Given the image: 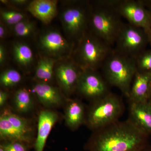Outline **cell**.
I'll return each instance as SVG.
<instances>
[{"mask_svg":"<svg viewBox=\"0 0 151 151\" xmlns=\"http://www.w3.org/2000/svg\"><path fill=\"white\" fill-rule=\"evenodd\" d=\"M148 136L128 119L93 132L84 148L86 151H142L149 145Z\"/></svg>","mask_w":151,"mask_h":151,"instance_id":"6da1fadb","label":"cell"},{"mask_svg":"<svg viewBox=\"0 0 151 151\" xmlns=\"http://www.w3.org/2000/svg\"><path fill=\"white\" fill-rule=\"evenodd\" d=\"M121 1L100 0L90 2L89 31L113 48L124 23L116 9Z\"/></svg>","mask_w":151,"mask_h":151,"instance_id":"7a4b0ae2","label":"cell"},{"mask_svg":"<svg viewBox=\"0 0 151 151\" xmlns=\"http://www.w3.org/2000/svg\"><path fill=\"white\" fill-rule=\"evenodd\" d=\"M101 68L108 84L119 89L128 98L137 71L136 59L117 53L113 49Z\"/></svg>","mask_w":151,"mask_h":151,"instance_id":"3957f363","label":"cell"},{"mask_svg":"<svg viewBox=\"0 0 151 151\" xmlns=\"http://www.w3.org/2000/svg\"><path fill=\"white\" fill-rule=\"evenodd\" d=\"M124 111L122 98L109 92L91 102L86 111L85 125L92 132L97 131L119 121Z\"/></svg>","mask_w":151,"mask_h":151,"instance_id":"277c9868","label":"cell"},{"mask_svg":"<svg viewBox=\"0 0 151 151\" xmlns=\"http://www.w3.org/2000/svg\"><path fill=\"white\" fill-rule=\"evenodd\" d=\"M90 2L66 1L60 13V20L69 41L76 45L89 30Z\"/></svg>","mask_w":151,"mask_h":151,"instance_id":"5b68a950","label":"cell"},{"mask_svg":"<svg viewBox=\"0 0 151 151\" xmlns=\"http://www.w3.org/2000/svg\"><path fill=\"white\" fill-rule=\"evenodd\" d=\"M113 49L89 30L75 45L71 58L82 70H97Z\"/></svg>","mask_w":151,"mask_h":151,"instance_id":"8992f818","label":"cell"},{"mask_svg":"<svg viewBox=\"0 0 151 151\" xmlns=\"http://www.w3.org/2000/svg\"><path fill=\"white\" fill-rule=\"evenodd\" d=\"M0 139L2 142H22L34 147L35 138L32 122L10 109L3 110L0 116Z\"/></svg>","mask_w":151,"mask_h":151,"instance_id":"52a82bcc","label":"cell"},{"mask_svg":"<svg viewBox=\"0 0 151 151\" xmlns=\"http://www.w3.org/2000/svg\"><path fill=\"white\" fill-rule=\"evenodd\" d=\"M149 44L148 33L142 28L123 23L116 38L113 50L136 59Z\"/></svg>","mask_w":151,"mask_h":151,"instance_id":"ba28073f","label":"cell"},{"mask_svg":"<svg viewBox=\"0 0 151 151\" xmlns=\"http://www.w3.org/2000/svg\"><path fill=\"white\" fill-rule=\"evenodd\" d=\"M36 39L39 55L57 60L71 57L75 47L59 31L52 28L38 32Z\"/></svg>","mask_w":151,"mask_h":151,"instance_id":"9c48e42d","label":"cell"},{"mask_svg":"<svg viewBox=\"0 0 151 151\" xmlns=\"http://www.w3.org/2000/svg\"><path fill=\"white\" fill-rule=\"evenodd\" d=\"M82 69L70 57L60 60L54 67L55 78L65 97L70 98L76 92Z\"/></svg>","mask_w":151,"mask_h":151,"instance_id":"30bf717a","label":"cell"},{"mask_svg":"<svg viewBox=\"0 0 151 151\" xmlns=\"http://www.w3.org/2000/svg\"><path fill=\"white\" fill-rule=\"evenodd\" d=\"M108 83L97 70H82L76 92L90 102L110 92Z\"/></svg>","mask_w":151,"mask_h":151,"instance_id":"8fae6325","label":"cell"},{"mask_svg":"<svg viewBox=\"0 0 151 151\" xmlns=\"http://www.w3.org/2000/svg\"><path fill=\"white\" fill-rule=\"evenodd\" d=\"M116 9L128 23L142 28L148 32L151 29L148 12L142 0H121Z\"/></svg>","mask_w":151,"mask_h":151,"instance_id":"7c38bea8","label":"cell"},{"mask_svg":"<svg viewBox=\"0 0 151 151\" xmlns=\"http://www.w3.org/2000/svg\"><path fill=\"white\" fill-rule=\"evenodd\" d=\"M30 90L37 101L46 109L58 108L66 103L68 99L59 87L50 83L34 80Z\"/></svg>","mask_w":151,"mask_h":151,"instance_id":"4fadbf2b","label":"cell"},{"mask_svg":"<svg viewBox=\"0 0 151 151\" xmlns=\"http://www.w3.org/2000/svg\"><path fill=\"white\" fill-rule=\"evenodd\" d=\"M58 119V113L51 109H44L40 112L37 133L34 146L35 151H44L47 138Z\"/></svg>","mask_w":151,"mask_h":151,"instance_id":"5bb4252c","label":"cell"},{"mask_svg":"<svg viewBox=\"0 0 151 151\" xmlns=\"http://www.w3.org/2000/svg\"><path fill=\"white\" fill-rule=\"evenodd\" d=\"M128 119L148 136L151 135V104L149 101L129 102Z\"/></svg>","mask_w":151,"mask_h":151,"instance_id":"9a60e30c","label":"cell"},{"mask_svg":"<svg viewBox=\"0 0 151 151\" xmlns=\"http://www.w3.org/2000/svg\"><path fill=\"white\" fill-rule=\"evenodd\" d=\"M86 111L84 104L77 99L68 98L65 103L64 118L66 126L74 131L85 125Z\"/></svg>","mask_w":151,"mask_h":151,"instance_id":"2e32d148","label":"cell"},{"mask_svg":"<svg viewBox=\"0 0 151 151\" xmlns=\"http://www.w3.org/2000/svg\"><path fill=\"white\" fill-rule=\"evenodd\" d=\"M151 73L137 71L133 79L128 100L129 102L142 103L150 99Z\"/></svg>","mask_w":151,"mask_h":151,"instance_id":"e0dca14e","label":"cell"},{"mask_svg":"<svg viewBox=\"0 0 151 151\" xmlns=\"http://www.w3.org/2000/svg\"><path fill=\"white\" fill-rule=\"evenodd\" d=\"M27 10L45 24L50 23L58 14V1L34 0L29 4Z\"/></svg>","mask_w":151,"mask_h":151,"instance_id":"ac0fdd59","label":"cell"},{"mask_svg":"<svg viewBox=\"0 0 151 151\" xmlns=\"http://www.w3.org/2000/svg\"><path fill=\"white\" fill-rule=\"evenodd\" d=\"M12 50L17 65L25 73H29L35 64L33 52L29 45L22 41H16L13 43Z\"/></svg>","mask_w":151,"mask_h":151,"instance_id":"d6986e66","label":"cell"},{"mask_svg":"<svg viewBox=\"0 0 151 151\" xmlns=\"http://www.w3.org/2000/svg\"><path fill=\"white\" fill-rule=\"evenodd\" d=\"M39 55L35 69L34 80L51 84L55 79L54 67L58 60Z\"/></svg>","mask_w":151,"mask_h":151,"instance_id":"ffe728a7","label":"cell"},{"mask_svg":"<svg viewBox=\"0 0 151 151\" xmlns=\"http://www.w3.org/2000/svg\"><path fill=\"white\" fill-rule=\"evenodd\" d=\"M34 96L30 90L24 87L19 88L14 92L12 98L14 110L19 114H26L34 108Z\"/></svg>","mask_w":151,"mask_h":151,"instance_id":"44dd1931","label":"cell"},{"mask_svg":"<svg viewBox=\"0 0 151 151\" xmlns=\"http://www.w3.org/2000/svg\"><path fill=\"white\" fill-rule=\"evenodd\" d=\"M0 14L1 20L8 27L11 28L22 21L28 19L26 14L11 7L1 8Z\"/></svg>","mask_w":151,"mask_h":151,"instance_id":"7402d4cb","label":"cell"},{"mask_svg":"<svg viewBox=\"0 0 151 151\" xmlns=\"http://www.w3.org/2000/svg\"><path fill=\"white\" fill-rule=\"evenodd\" d=\"M14 35L20 38L36 37L38 33L35 22L29 19L22 21L12 28Z\"/></svg>","mask_w":151,"mask_h":151,"instance_id":"603a6c76","label":"cell"},{"mask_svg":"<svg viewBox=\"0 0 151 151\" xmlns=\"http://www.w3.org/2000/svg\"><path fill=\"white\" fill-rule=\"evenodd\" d=\"M22 80L23 76L20 72L12 68L3 70L0 75L1 87L6 90L17 86Z\"/></svg>","mask_w":151,"mask_h":151,"instance_id":"cb8c5ba5","label":"cell"},{"mask_svg":"<svg viewBox=\"0 0 151 151\" xmlns=\"http://www.w3.org/2000/svg\"><path fill=\"white\" fill-rule=\"evenodd\" d=\"M135 59L138 71L151 73V49H146Z\"/></svg>","mask_w":151,"mask_h":151,"instance_id":"d4e9b609","label":"cell"},{"mask_svg":"<svg viewBox=\"0 0 151 151\" xmlns=\"http://www.w3.org/2000/svg\"><path fill=\"white\" fill-rule=\"evenodd\" d=\"M0 145L6 151H29L33 146L19 141L2 142Z\"/></svg>","mask_w":151,"mask_h":151,"instance_id":"484cf974","label":"cell"},{"mask_svg":"<svg viewBox=\"0 0 151 151\" xmlns=\"http://www.w3.org/2000/svg\"><path fill=\"white\" fill-rule=\"evenodd\" d=\"M30 1L27 0H11L8 1V3L6 6L11 7L20 10V8L24 7L25 6L27 7Z\"/></svg>","mask_w":151,"mask_h":151,"instance_id":"4316f807","label":"cell"},{"mask_svg":"<svg viewBox=\"0 0 151 151\" xmlns=\"http://www.w3.org/2000/svg\"><path fill=\"white\" fill-rule=\"evenodd\" d=\"M7 60V51L5 45L3 42L0 43V66L2 68L5 65Z\"/></svg>","mask_w":151,"mask_h":151,"instance_id":"83f0119b","label":"cell"},{"mask_svg":"<svg viewBox=\"0 0 151 151\" xmlns=\"http://www.w3.org/2000/svg\"><path fill=\"white\" fill-rule=\"evenodd\" d=\"M9 94L6 89H2L0 90V107H4L8 100Z\"/></svg>","mask_w":151,"mask_h":151,"instance_id":"f1b7e54d","label":"cell"},{"mask_svg":"<svg viewBox=\"0 0 151 151\" xmlns=\"http://www.w3.org/2000/svg\"><path fill=\"white\" fill-rule=\"evenodd\" d=\"M8 27L2 21L0 22V39L1 40L5 39L8 35Z\"/></svg>","mask_w":151,"mask_h":151,"instance_id":"f546056e","label":"cell"},{"mask_svg":"<svg viewBox=\"0 0 151 151\" xmlns=\"http://www.w3.org/2000/svg\"><path fill=\"white\" fill-rule=\"evenodd\" d=\"M142 1L148 12L151 25V0H142Z\"/></svg>","mask_w":151,"mask_h":151,"instance_id":"4dcf8cb0","label":"cell"},{"mask_svg":"<svg viewBox=\"0 0 151 151\" xmlns=\"http://www.w3.org/2000/svg\"><path fill=\"white\" fill-rule=\"evenodd\" d=\"M142 151H151V146L149 145Z\"/></svg>","mask_w":151,"mask_h":151,"instance_id":"1f68e13d","label":"cell"},{"mask_svg":"<svg viewBox=\"0 0 151 151\" xmlns=\"http://www.w3.org/2000/svg\"><path fill=\"white\" fill-rule=\"evenodd\" d=\"M149 39V44L151 46V29L148 32Z\"/></svg>","mask_w":151,"mask_h":151,"instance_id":"d6a6232c","label":"cell"},{"mask_svg":"<svg viewBox=\"0 0 151 151\" xmlns=\"http://www.w3.org/2000/svg\"><path fill=\"white\" fill-rule=\"evenodd\" d=\"M0 151H6L0 145Z\"/></svg>","mask_w":151,"mask_h":151,"instance_id":"836d02e7","label":"cell"},{"mask_svg":"<svg viewBox=\"0 0 151 151\" xmlns=\"http://www.w3.org/2000/svg\"><path fill=\"white\" fill-rule=\"evenodd\" d=\"M150 100H151V86L150 91V99H149V101H150Z\"/></svg>","mask_w":151,"mask_h":151,"instance_id":"e575fe53","label":"cell"},{"mask_svg":"<svg viewBox=\"0 0 151 151\" xmlns=\"http://www.w3.org/2000/svg\"><path fill=\"white\" fill-rule=\"evenodd\" d=\"M149 102H150V104H151V100H150V101H149Z\"/></svg>","mask_w":151,"mask_h":151,"instance_id":"d590c367","label":"cell"}]
</instances>
